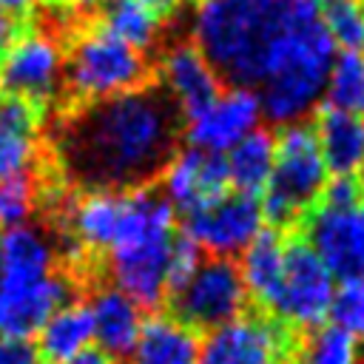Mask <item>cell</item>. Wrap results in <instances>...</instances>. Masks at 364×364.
I'll return each instance as SVG.
<instances>
[{
  "instance_id": "cell-16",
  "label": "cell",
  "mask_w": 364,
  "mask_h": 364,
  "mask_svg": "<svg viewBox=\"0 0 364 364\" xmlns=\"http://www.w3.org/2000/svg\"><path fill=\"white\" fill-rule=\"evenodd\" d=\"M159 77L168 97L173 100V105H179L185 117L208 105L222 91L219 71L208 63V57L193 43H173L162 54Z\"/></svg>"
},
{
  "instance_id": "cell-5",
  "label": "cell",
  "mask_w": 364,
  "mask_h": 364,
  "mask_svg": "<svg viewBox=\"0 0 364 364\" xmlns=\"http://www.w3.org/2000/svg\"><path fill=\"white\" fill-rule=\"evenodd\" d=\"M145 77H148L145 54L122 43L102 26L80 31L63 65V80L80 102H97L142 88Z\"/></svg>"
},
{
  "instance_id": "cell-32",
  "label": "cell",
  "mask_w": 364,
  "mask_h": 364,
  "mask_svg": "<svg viewBox=\"0 0 364 364\" xmlns=\"http://www.w3.org/2000/svg\"><path fill=\"white\" fill-rule=\"evenodd\" d=\"M0 364H37V353L23 338L0 336Z\"/></svg>"
},
{
  "instance_id": "cell-34",
  "label": "cell",
  "mask_w": 364,
  "mask_h": 364,
  "mask_svg": "<svg viewBox=\"0 0 364 364\" xmlns=\"http://www.w3.org/2000/svg\"><path fill=\"white\" fill-rule=\"evenodd\" d=\"M65 364H114V358L108 355V353H102L100 347H85L82 353H77L71 361H65Z\"/></svg>"
},
{
  "instance_id": "cell-22",
  "label": "cell",
  "mask_w": 364,
  "mask_h": 364,
  "mask_svg": "<svg viewBox=\"0 0 364 364\" xmlns=\"http://www.w3.org/2000/svg\"><path fill=\"white\" fill-rule=\"evenodd\" d=\"M284 247L287 242L282 239V233L276 228H262L250 245L239 253V276L245 282V290L247 296H253L259 304H270L276 287H279V279H282V267H284Z\"/></svg>"
},
{
  "instance_id": "cell-12",
  "label": "cell",
  "mask_w": 364,
  "mask_h": 364,
  "mask_svg": "<svg viewBox=\"0 0 364 364\" xmlns=\"http://www.w3.org/2000/svg\"><path fill=\"white\" fill-rule=\"evenodd\" d=\"M262 122V102L256 88L233 85L219 91L208 105L185 117V139L191 148L228 154L242 136L256 131Z\"/></svg>"
},
{
  "instance_id": "cell-36",
  "label": "cell",
  "mask_w": 364,
  "mask_h": 364,
  "mask_svg": "<svg viewBox=\"0 0 364 364\" xmlns=\"http://www.w3.org/2000/svg\"><path fill=\"white\" fill-rule=\"evenodd\" d=\"M34 3L37 0H0V11H9L14 17H23V14H28L34 9Z\"/></svg>"
},
{
  "instance_id": "cell-3",
  "label": "cell",
  "mask_w": 364,
  "mask_h": 364,
  "mask_svg": "<svg viewBox=\"0 0 364 364\" xmlns=\"http://www.w3.org/2000/svg\"><path fill=\"white\" fill-rule=\"evenodd\" d=\"M336 43L324 26L321 3L310 0L276 40L259 82L262 117L276 125L304 119L324 97Z\"/></svg>"
},
{
  "instance_id": "cell-26",
  "label": "cell",
  "mask_w": 364,
  "mask_h": 364,
  "mask_svg": "<svg viewBox=\"0 0 364 364\" xmlns=\"http://www.w3.org/2000/svg\"><path fill=\"white\" fill-rule=\"evenodd\" d=\"M299 364H358V341L341 327H316L301 347Z\"/></svg>"
},
{
  "instance_id": "cell-25",
  "label": "cell",
  "mask_w": 364,
  "mask_h": 364,
  "mask_svg": "<svg viewBox=\"0 0 364 364\" xmlns=\"http://www.w3.org/2000/svg\"><path fill=\"white\" fill-rule=\"evenodd\" d=\"M324 97L327 105L364 114V51H336Z\"/></svg>"
},
{
  "instance_id": "cell-8",
  "label": "cell",
  "mask_w": 364,
  "mask_h": 364,
  "mask_svg": "<svg viewBox=\"0 0 364 364\" xmlns=\"http://www.w3.org/2000/svg\"><path fill=\"white\" fill-rule=\"evenodd\" d=\"M262 208L256 196L247 193H222L193 210L182 219V236L191 239L199 250H208L213 256H233L242 253L250 239L262 230Z\"/></svg>"
},
{
  "instance_id": "cell-15",
  "label": "cell",
  "mask_w": 364,
  "mask_h": 364,
  "mask_svg": "<svg viewBox=\"0 0 364 364\" xmlns=\"http://www.w3.org/2000/svg\"><path fill=\"white\" fill-rule=\"evenodd\" d=\"M228 185L230 179L225 154L185 148L179 154H171V159L162 165V196L182 213L222 196Z\"/></svg>"
},
{
  "instance_id": "cell-19",
  "label": "cell",
  "mask_w": 364,
  "mask_h": 364,
  "mask_svg": "<svg viewBox=\"0 0 364 364\" xmlns=\"http://www.w3.org/2000/svg\"><path fill=\"white\" fill-rule=\"evenodd\" d=\"M199 333L176 316H154L142 321L131 364H199Z\"/></svg>"
},
{
  "instance_id": "cell-9",
  "label": "cell",
  "mask_w": 364,
  "mask_h": 364,
  "mask_svg": "<svg viewBox=\"0 0 364 364\" xmlns=\"http://www.w3.org/2000/svg\"><path fill=\"white\" fill-rule=\"evenodd\" d=\"M304 245L324 262L336 282L364 276V199L350 205L321 202L304 222Z\"/></svg>"
},
{
  "instance_id": "cell-14",
  "label": "cell",
  "mask_w": 364,
  "mask_h": 364,
  "mask_svg": "<svg viewBox=\"0 0 364 364\" xmlns=\"http://www.w3.org/2000/svg\"><path fill=\"white\" fill-rule=\"evenodd\" d=\"M68 296L71 284L60 273L43 279L0 276V336L28 341Z\"/></svg>"
},
{
  "instance_id": "cell-7",
  "label": "cell",
  "mask_w": 364,
  "mask_h": 364,
  "mask_svg": "<svg viewBox=\"0 0 364 364\" xmlns=\"http://www.w3.org/2000/svg\"><path fill=\"white\" fill-rule=\"evenodd\" d=\"M247 301L236 262L228 256L202 259L191 279L173 290V313L193 330H213L242 316Z\"/></svg>"
},
{
  "instance_id": "cell-13",
  "label": "cell",
  "mask_w": 364,
  "mask_h": 364,
  "mask_svg": "<svg viewBox=\"0 0 364 364\" xmlns=\"http://www.w3.org/2000/svg\"><path fill=\"white\" fill-rule=\"evenodd\" d=\"M287 353L284 330L259 316H236L208 333L199 364H282Z\"/></svg>"
},
{
  "instance_id": "cell-23",
  "label": "cell",
  "mask_w": 364,
  "mask_h": 364,
  "mask_svg": "<svg viewBox=\"0 0 364 364\" xmlns=\"http://www.w3.org/2000/svg\"><path fill=\"white\" fill-rule=\"evenodd\" d=\"M273 159H276V136L264 128L250 131L225 154L230 185L239 193L259 196L270 182Z\"/></svg>"
},
{
  "instance_id": "cell-18",
  "label": "cell",
  "mask_w": 364,
  "mask_h": 364,
  "mask_svg": "<svg viewBox=\"0 0 364 364\" xmlns=\"http://www.w3.org/2000/svg\"><path fill=\"white\" fill-rule=\"evenodd\" d=\"M88 310H91V327H94L97 347L108 353L111 358L131 355L139 327H142L139 307L117 287H102L88 301Z\"/></svg>"
},
{
  "instance_id": "cell-29",
  "label": "cell",
  "mask_w": 364,
  "mask_h": 364,
  "mask_svg": "<svg viewBox=\"0 0 364 364\" xmlns=\"http://www.w3.org/2000/svg\"><path fill=\"white\" fill-rule=\"evenodd\" d=\"M330 316L336 327L350 333L355 341H364V276L347 279L336 287Z\"/></svg>"
},
{
  "instance_id": "cell-35",
  "label": "cell",
  "mask_w": 364,
  "mask_h": 364,
  "mask_svg": "<svg viewBox=\"0 0 364 364\" xmlns=\"http://www.w3.org/2000/svg\"><path fill=\"white\" fill-rule=\"evenodd\" d=\"M142 6H148L154 14H159V17H168V14H173V11H179L182 6H185V0H139Z\"/></svg>"
},
{
  "instance_id": "cell-27",
  "label": "cell",
  "mask_w": 364,
  "mask_h": 364,
  "mask_svg": "<svg viewBox=\"0 0 364 364\" xmlns=\"http://www.w3.org/2000/svg\"><path fill=\"white\" fill-rule=\"evenodd\" d=\"M321 17L338 51H364V3L361 0L327 3Z\"/></svg>"
},
{
  "instance_id": "cell-37",
  "label": "cell",
  "mask_w": 364,
  "mask_h": 364,
  "mask_svg": "<svg viewBox=\"0 0 364 364\" xmlns=\"http://www.w3.org/2000/svg\"><path fill=\"white\" fill-rule=\"evenodd\" d=\"M51 3H57V6H68V9H74V6H82V3H88V0H51Z\"/></svg>"
},
{
  "instance_id": "cell-20",
  "label": "cell",
  "mask_w": 364,
  "mask_h": 364,
  "mask_svg": "<svg viewBox=\"0 0 364 364\" xmlns=\"http://www.w3.org/2000/svg\"><path fill=\"white\" fill-rule=\"evenodd\" d=\"M40 105L0 91V179L28 171L37 154Z\"/></svg>"
},
{
  "instance_id": "cell-10",
  "label": "cell",
  "mask_w": 364,
  "mask_h": 364,
  "mask_svg": "<svg viewBox=\"0 0 364 364\" xmlns=\"http://www.w3.org/2000/svg\"><path fill=\"white\" fill-rule=\"evenodd\" d=\"M173 239V230L148 233L108 250V273L114 287L125 293L139 310H154L168 296V259Z\"/></svg>"
},
{
  "instance_id": "cell-24",
  "label": "cell",
  "mask_w": 364,
  "mask_h": 364,
  "mask_svg": "<svg viewBox=\"0 0 364 364\" xmlns=\"http://www.w3.org/2000/svg\"><path fill=\"white\" fill-rule=\"evenodd\" d=\"M100 26L139 51L151 48L159 37V14H154L139 0H102Z\"/></svg>"
},
{
  "instance_id": "cell-38",
  "label": "cell",
  "mask_w": 364,
  "mask_h": 364,
  "mask_svg": "<svg viewBox=\"0 0 364 364\" xmlns=\"http://www.w3.org/2000/svg\"><path fill=\"white\" fill-rule=\"evenodd\" d=\"M318 3H324V6H327V3H336V0H318Z\"/></svg>"
},
{
  "instance_id": "cell-39",
  "label": "cell",
  "mask_w": 364,
  "mask_h": 364,
  "mask_svg": "<svg viewBox=\"0 0 364 364\" xmlns=\"http://www.w3.org/2000/svg\"><path fill=\"white\" fill-rule=\"evenodd\" d=\"M0 233H3V230H0Z\"/></svg>"
},
{
  "instance_id": "cell-4",
  "label": "cell",
  "mask_w": 364,
  "mask_h": 364,
  "mask_svg": "<svg viewBox=\"0 0 364 364\" xmlns=\"http://www.w3.org/2000/svg\"><path fill=\"white\" fill-rule=\"evenodd\" d=\"M327 165L313 125L290 122L276 136V159L267 188L262 191V216L273 228L293 225L321 196L327 182Z\"/></svg>"
},
{
  "instance_id": "cell-2",
  "label": "cell",
  "mask_w": 364,
  "mask_h": 364,
  "mask_svg": "<svg viewBox=\"0 0 364 364\" xmlns=\"http://www.w3.org/2000/svg\"><path fill=\"white\" fill-rule=\"evenodd\" d=\"M307 3L310 0H196L191 17L193 46L219 77L256 88L276 40Z\"/></svg>"
},
{
  "instance_id": "cell-1",
  "label": "cell",
  "mask_w": 364,
  "mask_h": 364,
  "mask_svg": "<svg viewBox=\"0 0 364 364\" xmlns=\"http://www.w3.org/2000/svg\"><path fill=\"white\" fill-rule=\"evenodd\" d=\"M176 111L162 91L134 88L85 102L60 134L63 168L88 188H139L171 159Z\"/></svg>"
},
{
  "instance_id": "cell-33",
  "label": "cell",
  "mask_w": 364,
  "mask_h": 364,
  "mask_svg": "<svg viewBox=\"0 0 364 364\" xmlns=\"http://www.w3.org/2000/svg\"><path fill=\"white\" fill-rule=\"evenodd\" d=\"M20 34V26H17V17L9 14V11H0V54L17 40Z\"/></svg>"
},
{
  "instance_id": "cell-6",
  "label": "cell",
  "mask_w": 364,
  "mask_h": 364,
  "mask_svg": "<svg viewBox=\"0 0 364 364\" xmlns=\"http://www.w3.org/2000/svg\"><path fill=\"white\" fill-rule=\"evenodd\" d=\"M336 287V276L304 242H287L282 279L267 310H273L287 327L316 330L330 316Z\"/></svg>"
},
{
  "instance_id": "cell-21",
  "label": "cell",
  "mask_w": 364,
  "mask_h": 364,
  "mask_svg": "<svg viewBox=\"0 0 364 364\" xmlns=\"http://www.w3.org/2000/svg\"><path fill=\"white\" fill-rule=\"evenodd\" d=\"M91 341H94L91 310L82 301H65L37 330V347L48 364L71 361L77 353L91 347Z\"/></svg>"
},
{
  "instance_id": "cell-17",
  "label": "cell",
  "mask_w": 364,
  "mask_h": 364,
  "mask_svg": "<svg viewBox=\"0 0 364 364\" xmlns=\"http://www.w3.org/2000/svg\"><path fill=\"white\" fill-rule=\"evenodd\" d=\"M313 131L333 176H355L364 171V114L324 105Z\"/></svg>"
},
{
  "instance_id": "cell-30",
  "label": "cell",
  "mask_w": 364,
  "mask_h": 364,
  "mask_svg": "<svg viewBox=\"0 0 364 364\" xmlns=\"http://www.w3.org/2000/svg\"><path fill=\"white\" fill-rule=\"evenodd\" d=\"M199 262H202V250L191 239H185V236L173 239L171 259H168V293L179 290L191 279V273L199 267Z\"/></svg>"
},
{
  "instance_id": "cell-28",
  "label": "cell",
  "mask_w": 364,
  "mask_h": 364,
  "mask_svg": "<svg viewBox=\"0 0 364 364\" xmlns=\"http://www.w3.org/2000/svg\"><path fill=\"white\" fill-rule=\"evenodd\" d=\"M37 202V185L28 171L0 179V230L26 225Z\"/></svg>"
},
{
  "instance_id": "cell-31",
  "label": "cell",
  "mask_w": 364,
  "mask_h": 364,
  "mask_svg": "<svg viewBox=\"0 0 364 364\" xmlns=\"http://www.w3.org/2000/svg\"><path fill=\"white\" fill-rule=\"evenodd\" d=\"M321 199L327 205H350V202H358V199H364L361 182L355 176H333V179L324 182Z\"/></svg>"
},
{
  "instance_id": "cell-11",
  "label": "cell",
  "mask_w": 364,
  "mask_h": 364,
  "mask_svg": "<svg viewBox=\"0 0 364 364\" xmlns=\"http://www.w3.org/2000/svg\"><path fill=\"white\" fill-rule=\"evenodd\" d=\"M63 48L48 31H26L0 57V88L34 105L51 100L63 80Z\"/></svg>"
}]
</instances>
